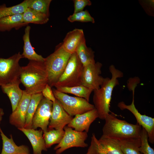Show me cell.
Here are the masks:
<instances>
[{
  "instance_id": "cell-8",
  "label": "cell",
  "mask_w": 154,
  "mask_h": 154,
  "mask_svg": "<svg viewBox=\"0 0 154 154\" xmlns=\"http://www.w3.org/2000/svg\"><path fill=\"white\" fill-rule=\"evenodd\" d=\"M64 134L60 142L54 148L56 154H60L66 150L72 147H85L88 146L85 141L88 137L87 133L80 132L71 127L65 126Z\"/></svg>"
},
{
  "instance_id": "cell-29",
  "label": "cell",
  "mask_w": 154,
  "mask_h": 154,
  "mask_svg": "<svg viewBox=\"0 0 154 154\" xmlns=\"http://www.w3.org/2000/svg\"><path fill=\"white\" fill-rule=\"evenodd\" d=\"M51 0H27L28 7L49 17V7Z\"/></svg>"
},
{
  "instance_id": "cell-9",
  "label": "cell",
  "mask_w": 154,
  "mask_h": 154,
  "mask_svg": "<svg viewBox=\"0 0 154 154\" xmlns=\"http://www.w3.org/2000/svg\"><path fill=\"white\" fill-rule=\"evenodd\" d=\"M137 86L133 85L130 89L133 92V99L131 104L127 105L123 102H119L117 105L121 110H127L130 112L135 117L137 123L147 131L148 141L150 143H154V118L140 114L136 109L134 104L135 88Z\"/></svg>"
},
{
  "instance_id": "cell-14",
  "label": "cell",
  "mask_w": 154,
  "mask_h": 154,
  "mask_svg": "<svg viewBox=\"0 0 154 154\" xmlns=\"http://www.w3.org/2000/svg\"><path fill=\"white\" fill-rule=\"evenodd\" d=\"M98 118V114L95 108L84 113L76 115L67 126L77 131L88 133L91 124Z\"/></svg>"
},
{
  "instance_id": "cell-15",
  "label": "cell",
  "mask_w": 154,
  "mask_h": 154,
  "mask_svg": "<svg viewBox=\"0 0 154 154\" xmlns=\"http://www.w3.org/2000/svg\"><path fill=\"white\" fill-rule=\"evenodd\" d=\"M18 129L23 132L30 141L33 154H42L43 151H47L43 137V131L41 129L38 130L24 127Z\"/></svg>"
},
{
  "instance_id": "cell-21",
  "label": "cell",
  "mask_w": 154,
  "mask_h": 154,
  "mask_svg": "<svg viewBox=\"0 0 154 154\" xmlns=\"http://www.w3.org/2000/svg\"><path fill=\"white\" fill-rule=\"evenodd\" d=\"M98 140L102 153L106 154H124L121 149L119 139L102 135Z\"/></svg>"
},
{
  "instance_id": "cell-3",
  "label": "cell",
  "mask_w": 154,
  "mask_h": 154,
  "mask_svg": "<svg viewBox=\"0 0 154 154\" xmlns=\"http://www.w3.org/2000/svg\"><path fill=\"white\" fill-rule=\"evenodd\" d=\"M104 120L103 135L119 139L140 137L142 127L137 123L133 124L118 119L112 112L109 113Z\"/></svg>"
},
{
  "instance_id": "cell-20",
  "label": "cell",
  "mask_w": 154,
  "mask_h": 154,
  "mask_svg": "<svg viewBox=\"0 0 154 154\" xmlns=\"http://www.w3.org/2000/svg\"><path fill=\"white\" fill-rule=\"evenodd\" d=\"M27 25L23 21V13L7 16L0 19V32L17 29Z\"/></svg>"
},
{
  "instance_id": "cell-7",
  "label": "cell",
  "mask_w": 154,
  "mask_h": 154,
  "mask_svg": "<svg viewBox=\"0 0 154 154\" xmlns=\"http://www.w3.org/2000/svg\"><path fill=\"white\" fill-rule=\"evenodd\" d=\"M22 58L19 52L8 58H0V86L11 83L20 78L21 67L19 62Z\"/></svg>"
},
{
  "instance_id": "cell-16",
  "label": "cell",
  "mask_w": 154,
  "mask_h": 154,
  "mask_svg": "<svg viewBox=\"0 0 154 154\" xmlns=\"http://www.w3.org/2000/svg\"><path fill=\"white\" fill-rule=\"evenodd\" d=\"M21 83L19 78L13 82L1 86L3 92L9 98L12 112L16 108L23 95V90L21 89L19 86Z\"/></svg>"
},
{
  "instance_id": "cell-26",
  "label": "cell",
  "mask_w": 154,
  "mask_h": 154,
  "mask_svg": "<svg viewBox=\"0 0 154 154\" xmlns=\"http://www.w3.org/2000/svg\"><path fill=\"white\" fill-rule=\"evenodd\" d=\"M56 89L62 93L72 94L77 97L84 98L88 102L90 95L93 91L82 85L72 87H61Z\"/></svg>"
},
{
  "instance_id": "cell-34",
  "label": "cell",
  "mask_w": 154,
  "mask_h": 154,
  "mask_svg": "<svg viewBox=\"0 0 154 154\" xmlns=\"http://www.w3.org/2000/svg\"><path fill=\"white\" fill-rule=\"evenodd\" d=\"M43 97L53 102L56 100L51 87L47 84L42 92Z\"/></svg>"
},
{
  "instance_id": "cell-33",
  "label": "cell",
  "mask_w": 154,
  "mask_h": 154,
  "mask_svg": "<svg viewBox=\"0 0 154 154\" xmlns=\"http://www.w3.org/2000/svg\"><path fill=\"white\" fill-rule=\"evenodd\" d=\"M74 13H76L83 11L87 6L91 5L92 3L89 0H74Z\"/></svg>"
},
{
  "instance_id": "cell-38",
  "label": "cell",
  "mask_w": 154,
  "mask_h": 154,
  "mask_svg": "<svg viewBox=\"0 0 154 154\" xmlns=\"http://www.w3.org/2000/svg\"><path fill=\"white\" fill-rule=\"evenodd\" d=\"M1 128H0V129H1Z\"/></svg>"
},
{
  "instance_id": "cell-27",
  "label": "cell",
  "mask_w": 154,
  "mask_h": 154,
  "mask_svg": "<svg viewBox=\"0 0 154 154\" xmlns=\"http://www.w3.org/2000/svg\"><path fill=\"white\" fill-rule=\"evenodd\" d=\"M64 134V129H53L43 131V137L46 148H50L53 145L59 144L62 139Z\"/></svg>"
},
{
  "instance_id": "cell-35",
  "label": "cell",
  "mask_w": 154,
  "mask_h": 154,
  "mask_svg": "<svg viewBox=\"0 0 154 154\" xmlns=\"http://www.w3.org/2000/svg\"><path fill=\"white\" fill-rule=\"evenodd\" d=\"M143 2L147 6L141 4L145 11L148 15L153 16L154 15L153 14L154 12V1H144Z\"/></svg>"
},
{
  "instance_id": "cell-4",
  "label": "cell",
  "mask_w": 154,
  "mask_h": 154,
  "mask_svg": "<svg viewBox=\"0 0 154 154\" xmlns=\"http://www.w3.org/2000/svg\"><path fill=\"white\" fill-rule=\"evenodd\" d=\"M71 54L66 51L62 43L58 45L54 52L44 58V62L48 76V84L54 86L66 68Z\"/></svg>"
},
{
  "instance_id": "cell-5",
  "label": "cell",
  "mask_w": 154,
  "mask_h": 154,
  "mask_svg": "<svg viewBox=\"0 0 154 154\" xmlns=\"http://www.w3.org/2000/svg\"><path fill=\"white\" fill-rule=\"evenodd\" d=\"M84 66L76 53L71 54L62 74L54 87H72L81 85Z\"/></svg>"
},
{
  "instance_id": "cell-2",
  "label": "cell",
  "mask_w": 154,
  "mask_h": 154,
  "mask_svg": "<svg viewBox=\"0 0 154 154\" xmlns=\"http://www.w3.org/2000/svg\"><path fill=\"white\" fill-rule=\"evenodd\" d=\"M20 79L28 93L31 95L41 93L48 82L44 62L30 60L26 66L21 67Z\"/></svg>"
},
{
  "instance_id": "cell-36",
  "label": "cell",
  "mask_w": 154,
  "mask_h": 154,
  "mask_svg": "<svg viewBox=\"0 0 154 154\" xmlns=\"http://www.w3.org/2000/svg\"><path fill=\"white\" fill-rule=\"evenodd\" d=\"M4 113L3 110L0 108V124L2 120L3 116L4 115Z\"/></svg>"
},
{
  "instance_id": "cell-10",
  "label": "cell",
  "mask_w": 154,
  "mask_h": 154,
  "mask_svg": "<svg viewBox=\"0 0 154 154\" xmlns=\"http://www.w3.org/2000/svg\"><path fill=\"white\" fill-rule=\"evenodd\" d=\"M102 64L97 62L84 66L82 76L81 85L93 91L99 88L105 78L101 76Z\"/></svg>"
},
{
  "instance_id": "cell-30",
  "label": "cell",
  "mask_w": 154,
  "mask_h": 154,
  "mask_svg": "<svg viewBox=\"0 0 154 154\" xmlns=\"http://www.w3.org/2000/svg\"><path fill=\"white\" fill-rule=\"evenodd\" d=\"M68 20L70 22L79 21L82 22H90L94 23V19L91 16L87 10L76 13H74L68 17Z\"/></svg>"
},
{
  "instance_id": "cell-28",
  "label": "cell",
  "mask_w": 154,
  "mask_h": 154,
  "mask_svg": "<svg viewBox=\"0 0 154 154\" xmlns=\"http://www.w3.org/2000/svg\"><path fill=\"white\" fill-rule=\"evenodd\" d=\"M28 8L27 0L10 7H7L4 4L0 5V19L16 14L23 13Z\"/></svg>"
},
{
  "instance_id": "cell-25",
  "label": "cell",
  "mask_w": 154,
  "mask_h": 154,
  "mask_svg": "<svg viewBox=\"0 0 154 154\" xmlns=\"http://www.w3.org/2000/svg\"><path fill=\"white\" fill-rule=\"evenodd\" d=\"M121 151L124 154H143L140 151V137L119 139Z\"/></svg>"
},
{
  "instance_id": "cell-18",
  "label": "cell",
  "mask_w": 154,
  "mask_h": 154,
  "mask_svg": "<svg viewBox=\"0 0 154 154\" xmlns=\"http://www.w3.org/2000/svg\"><path fill=\"white\" fill-rule=\"evenodd\" d=\"M84 37L82 29H75L69 31L66 35L62 43L63 48L71 54L75 53L78 46Z\"/></svg>"
},
{
  "instance_id": "cell-37",
  "label": "cell",
  "mask_w": 154,
  "mask_h": 154,
  "mask_svg": "<svg viewBox=\"0 0 154 154\" xmlns=\"http://www.w3.org/2000/svg\"><path fill=\"white\" fill-rule=\"evenodd\" d=\"M100 154H106L104 153H100Z\"/></svg>"
},
{
  "instance_id": "cell-24",
  "label": "cell",
  "mask_w": 154,
  "mask_h": 154,
  "mask_svg": "<svg viewBox=\"0 0 154 154\" xmlns=\"http://www.w3.org/2000/svg\"><path fill=\"white\" fill-rule=\"evenodd\" d=\"M43 97L42 92L31 95L27 112L25 123L24 128L31 129L33 117L40 102Z\"/></svg>"
},
{
  "instance_id": "cell-19",
  "label": "cell",
  "mask_w": 154,
  "mask_h": 154,
  "mask_svg": "<svg viewBox=\"0 0 154 154\" xmlns=\"http://www.w3.org/2000/svg\"><path fill=\"white\" fill-rule=\"evenodd\" d=\"M31 27L27 25L25 30L23 38L24 42L23 52L22 55L30 60L44 62V58L37 54L32 46L30 40V33Z\"/></svg>"
},
{
  "instance_id": "cell-13",
  "label": "cell",
  "mask_w": 154,
  "mask_h": 154,
  "mask_svg": "<svg viewBox=\"0 0 154 154\" xmlns=\"http://www.w3.org/2000/svg\"><path fill=\"white\" fill-rule=\"evenodd\" d=\"M31 95L23 90L22 98L14 111L10 115V123L17 128L24 127L26 116Z\"/></svg>"
},
{
  "instance_id": "cell-11",
  "label": "cell",
  "mask_w": 154,
  "mask_h": 154,
  "mask_svg": "<svg viewBox=\"0 0 154 154\" xmlns=\"http://www.w3.org/2000/svg\"><path fill=\"white\" fill-rule=\"evenodd\" d=\"M53 102L43 97L40 102L32 121V128L40 127L43 131L48 130L51 117Z\"/></svg>"
},
{
  "instance_id": "cell-32",
  "label": "cell",
  "mask_w": 154,
  "mask_h": 154,
  "mask_svg": "<svg viewBox=\"0 0 154 154\" xmlns=\"http://www.w3.org/2000/svg\"><path fill=\"white\" fill-rule=\"evenodd\" d=\"M102 153L101 147L99 140L95 134H92L90 145L86 154H100Z\"/></svg>"
},
{
  "instance_id": "cell-1",
  "label": "cell",
  "mask_w": 154,
  "mask_h": 154,
  "mask_svg": "<svg viewBox=\"0 0 154 154\" xmlns=\"http://www.w3.org/2000/svg\"><path fill=\"white\" fill-rule=\"evenodd\" d=\"M112 75L111 78H105L104 82L98 89L94 90L93 102L98 112V118L104 120L110 112V104L112 92L114 87L119 85L118 78L122 77L123 73L113 65L109 68Z\"/></svg>"
},
{
  "instance_id": "cell-6",
  "label": "cell",
  "mask_w": 154,
  "mask_h": 154,
  "mask_svg": "<svg viewBox=\"0 0 154 154\" xmlns=\"http://www.w3.org/2000/svg\"><path fill=\"white\" fill-rule=\"evenodd\" d=\"M54 96L65 111L72 117L95 108L94 105L85 99L69 96L56 89L52 90Z\"/></svg>"
},
{
  "instance_id": "cell-31",
  "label": "cell",
  "mask_w": 154,
  "mask_h": 154,
  "mask_svg": "<svg viewBox=\"0 0 154 154\" xmlns=\"http://www.w3.org/2000/svg\"><path fill=\"white\" fill-rule=\"evenodd\" d=\"M140 151L143 154H154V149L149 145L147 133L143 128H142L140 135Z\"/></svg>"
},
{
  "instance_id": "cell-12",
  "label": "cell",
  "mask_w": 154,
  "mask_h": 154,
  "mask_svg": "<svg viewBox=\"0 0 154 154\" xmlns=\"http://www.w3.org/2000/svg\"><path fill=\"white\" fill-rule=\"evenodd\" d=\"M73 117L64 110L59 102L56 99L53 102L52 110L48 130L62 129L72 120Z\"/></svg>"
},
{
  "instance_id": "cell-17",
  "label": "cell",
  "mask_w": 154,
  "mask_h": 154,
  "mask_svg": "<svg viewBox=\"0 0 154 154\" xmlns=\"http://www.w3.org/2000/svg\"><path fill=\"white\" fill-rule=\"evenodd\" d=\"M0 135L3 142V147L1 154H31L29 147L25 145L18 146L14 142L12 135L7 137L0 129Z\"/></svg>"
},
{
  "instance_id": "cell-22",
  "label": "cell",
  "mask_w": 154,
  "mask_h": 154,
  "mask_svg": "<svg viewBox=\"0 0 154 154\" xmlns=\"http://www.w3.org/2000/svg\"><path fill=\"white\" fill-rule=\"evenodd\" d=\"M76 52L84 66L96 62L94 52L91 48L87 46L84 37L78 46Z\"/></svg>"
},
{
  "instance_id": "cell-23",
  "label": "cell",
  "mask_w": 154,
  "mask_h": 154,
  "mask_svg": "<svg viewBox=\"0 0 154 154\" xmlns=\"http://www.w3.org/2000/svg\"><path fill=\"white\" fill-rule=\"evenodd\" d=\"M23 22L27 25L30 23L43 24L48 22L49 17L28 7L23 13Z\"/></svg>"
}]
</instances>
